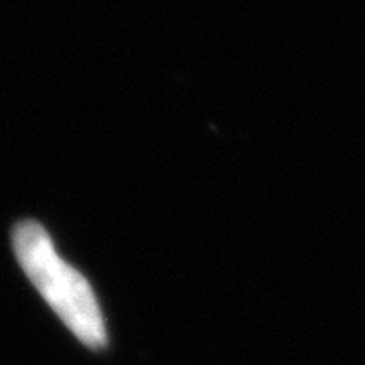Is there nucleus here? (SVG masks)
I'll return each instance as SVG.
<instances>
[{"label": "nucleus", "mask_w": 365, "mask_h": 365, "mask_svg": "<svg viewBox=\"0 0 365 365\" xmlns=\"http://www.w3.org/2000/svg\"><path fill=\"white\" fill-rule=\"evenodd\" d=\"M13 246L23 272L67 329L83 345L104 347V317L90 282L57 254L45 227L37 222H21L14 227Z\"/></svg>", "instance_id": "f257e3e1"}]
</instances>
